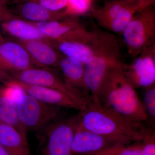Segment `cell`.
<instances>
[{"label": "cell", "mask_w": 155, "mask_h": 155, "mask_svg": "<svg viewBox=\"0 0 155 155\" xmlns=\"http://www.w3.org/2000/svg\"><path fill=\"white\" fill-rule=\"evenodd\" d=\"M93 0H68L65 12L67 16L77 17L88 13L92 8Z\"/></svg>", "instance_id": "44dd1931"}, {"label": "cell", "mask_w": 155, "mask_h": 155, "mask_svg": "<svg viewBox=\"0 0 155 155\" xmlns=\"http://www.w3.org/2000/svg\"><path fill=\"white\" fill-rule=\"evenodd\" d=\"M11 11L9 10L8 9H0V13H11Z\"/></svg>", "instance_id": "1f68e13d"}, {"label": "cell", "mask_w": 155, "mask_h": 155, "mask_svg": "<svg viewBox=\"0 0 155 155\" xmlns=\"http://www.w3.org/2000/svg\"><path fill=\"white\" fill-rule=\"evenodd\" d=\"M16 17L12 12L9 13H0V25L1 23L6 20Z\"/></svg>", "instance_id": "4316f807"}, {"label": "cell", "mask_w": 155, "mask_h": 155, "mask_svg": "<svg viewBox=\"0 0 155 155\" xmlns=\"http://www.w3.org/2000/svg\"><path fill=\"white\" fill-rule=\"evenodd\" d=\"M127 52L134 58L155 45V11L153 6L137 11L121 32Z\"/></svg>", "instance_id": "8992f818"}, {"label": "cell", "mask_w": 155, "mask_h": 155, "mask_svg": "<svg viewBox=\"0 0 155 155\" xmlns=\"http://www.w3.org/2000/svg\"><path fill=\"white\" fill-rule=\"evenodd\" d=\"M143 94V106L146 111L152 127L153 129L155 120V85L144 88Z\"/></svg>", "instance_id": "7402d4cb"}, {"label": "cell", "mask_w": 155, "mask_h": 155, "mask_svg": "<svg viewBox=\"0 0 155 155\" xmlns=\"http://www.w3.org/2000/svg\"><path fill=\"white\" fill-rule=\"evenodd\" d=\"M23 1H31L38 3L48 10L54 12L64 11L68 3V0H13V2Z\"/></svg>", "instance_id": "603a6c76"}, {"label": "cell", "mask_w": 155, "mask_h": 155, "mask_svg": "<svg viewBox=\"0 0 155 155\" xmlns=\"http://www.w3.org/2000/svg\"><path fill=\"white\" fill-rule=\"evenodd\" d=\"M8 77V74L0 68V81H4L7 80Z\"/></svg>", "instance_id": "83f0119b"}, {"label": "cell", "mask_w": 155, "mask_h": 155, "mask_svg": "<svg viewBox=\"0 0 155 155\" xmlns=\"http://www.w3.org/2000/svg\"><path fill=\"white\" fill-rule=\"evenodd\" d=\"M0 155H11L8 152L4 147L0 145Z\"/></svg>", "instance_id": "f546056e"}, {"label": "cell", "mask_w": 155, "mask_h": 155, "mask_svg": "<svg viewBox=\"0 0 155 155\" xmlns=\"http://www.w3.org/2000/svg\"><path fill=\"white\" fill-rule=\"evenodd\" d=\"M3 82L4 84H0V123L12 126L27 137V130L21 124L17 114L15 98L17 87L10 81Z\"/></svg>", "instance_id": "7c38bea8"}, {"label": "cell", "mask_w": 155, "mask_h": 155, "mask_svg": "<svg viewBox=\"0 0 155 155\" xmlns=\"http://www.w3.org/2000/svg\"><path fill=\"white\" fill-rule=\"evenodd\" d=\"M35 65L27 51L18 42L4 40L0 43V68L9 75Z\"/></svg>", "instance_id": "8fae6325"}, {"label": "cell", "mask_w": 155, "mask_h": 155, "mask_svg": "<svg viewBox=\"0 0 155 155\" xmlns=\"http://www.w3.org/2000/svg\"><path fill=\"white\" fill-rule=\"evenodd\" d=\"M0 25L5 33L17 38V40L50 41L43 35L33 23L24 21L17 17L6 20L2 22Z\"/></svg>", "instance_id": "d6986e66"}, {"label": "cell", "mask_w": 155, "mask_h": 155, "mask_svg": "<svg viewBox=\"0 0 155 155\" xmlns=\"http://www.w3.org/2000/svg\"><path fill=\"white\" fill-rule=\"evenodd\" d=\"M143 155H155V145L153 143L146 144L141 150Z\"/></svg>", "instance_id": "d4e9b609"}, {"label": "cell", "mask_w": 155, "mask_h": 155, "mask_svg": "<svg viewBox=\"0 0 155 155\" xmlns=\"http://www.w3.org/2000/svg\"><path fill=\"white\" fill-rule=\"evenodd\" d=\"M123 1L130 5L136 6L137 8L139 0H123Z\"/></svg>", "instance_id": "f1b7e54d"}, {"label": "cell", "mask_w": 155, "mask_h": 155, "mask_svg": "<svg viewBox=\"0 0 155 155\" xmlns=\"http://www.w3.org/2000/svg\"><path fill=\"white\" fill-rule=\"evenodd\" d=\"M99 102L103 108L125 119L144 124L149 122L142 101L125 77L123 64L108 74L100 90Z\"/></svg>", "instance_id": "6da1fadb"}, {"label": "cell", "mask_w": 155, "mask_h": 155, "mask_svg": "<svg viewBox=\"0 0 155 155\" xmlns=\"http://www.w3.org/2000/svg\"><path fill=\"white\" fill-rule=\"evenodd\" d=\"M155 3V0H139L137 5L138 11L152 7Z\"/></svg>", "instance_id": "cb8c5ba5"}, {"label": "cell", "mask_w": 155, "mask_h": 155, "mask_svg": "<svg viewBox=\"0 0 155 155\" xmlns=\"http://www.w3.org/2000/svg\"><path fill=\"white\" fill-rule=\"evenodd\" d=\"M4 40H5V39H4V38H3V37L2 36V35L0 34V43L2 42L3 41H4Z\"/></svg>", "instance_id": "d6a6232c"}, {"label": "cell", "mask_w": 155, "mask_h": 155, "mask_svg": "<svg viewBox=\"0 0 155 155\" xmlns=\"http://www.w3.org/2000/svg\"><path fill=\"white\" fill-rule=\"evenodd\" d=\"M80 112L84 128L114 140L146 139L154 131L144 123L125 119L100 105L90 102L86 110Z\"/></svg>", "instance_id": "7a4b0ae2"}, {"label": "cell", "mask_w": 155, "mask_h": 155, "mask_svg": "<svg viewBox=\"0 0 155 155\" xmlns=\"http://www.w3.org/2000/svg\"><path fill=\"white\" fill-rule=\"evenodd\" d=\"M98 36V31H93L91 36L84 39L51 41V43L62 55L86 64L93 55Z\"/></svg>", "instance_id": "5bb4252c"}, {"label": "cell", "mask_w": 155, "mask_h": 155, "mask_svg": "<svg viewBox=\"0 0 155 155\" xmlns=\"http://www.w3.org/2000/svg\"><path fill=\"white\" fill-rule=\"evenodd\" d=\"M0 145L11 155H31L27 137L12 126L0 123Z\"/></svg>", "instance_id": "ffe728a7"}, {"label": "cell", "mask_w": 155, "mask_h": 155, "mask_svg": "<svg viewBox=\"0 0 155 155\" xmlns=\"http://www.w3.org/2000/svg\"><path fill=\"white\" fill-rule=\"evenodd\" d=\"M7 9V0H0V9Z\"/></svg>", "instance_id": "4dcf8cb0"}, {"label": "cell", "mask_w": 155, "mask_h": 155, "mask_svg": "<svg viewBox=\"0 0 155 155\" xmlns=\"http://www.w3.org/2000/svg\"><path fill=\"white\" fill-rule=\"evenodd\" d=\"M33 23L51 41L81 40L88 38L93 32L87 30L77 17L73 16H67L49 22Z\"/></svg>", "instance_id": "9c48e42d"}, {"label": "cell", "mask_w": 155, "mask_h": 155, "mask_svg": "<svg viewBox=\"0 0 155 155\" xmlns=\"http://www.w3.org/2000/svg\"><path fill=\"white\" fill-rule=\"evenodd\" d=\"M80 122L72 138V153H86L97 151L104 147L107 140L113 139L84 128Z\"/></svg>", "instance_id": "e0dca14e"}, {"label": "cell", "mask_w": 155, "mask_h": 155, "mask_svg": "<svg viewBox=\"0 0 155 155\" xmlns=\"http://www.w3.org/2000/svg\"><path fill=\"white\" fill-rule=\"evenodd\" d=\"M131 64H123L125 77L134 88L155 85V45L147 48L134 57Z\"/></svg>", "instance_id": "30bf717a"}, {"label": "cell", "mask_w": 155, "mask_h": 155, "mask_svg": "<svg viewBox=\"0 0 155 155\" xmlns=\"http://www.w3.org/2000/svg\"><path fill=\"white\" fill-rule=\"evenodd\" d=\"M10 80L16 84L25 93L45 104L64 109L82 111L80 106L74 101L58 91L45 87L28 85L12 79Z\"/></svg>", "instance_id": "9a60e30c"}, {"label": "cell", "mask_w": 155, "mask_h": 155, "mask_svg": "<svg viewBox=\"0 0 155 155\" xmlns=\"http://www.w3.org/2000/svg\"><path fill=\"white\" fill-rule=\"evenodd\" d=\"M81 116L80 112L64 117L37 132L38 155H72V138Z\"/></svg>", "instance_id": "5b68a950"}, {"label": "cell", "mask_w": 155, "mask_h": 155, "mask_svg": "<svg viewBox=\"0 0 155 155\" xmlns=\"http://www.w3.org/2000/svg\"><path fill=\"white\" fill-rule=\"evenodd\" d=\"M85 66V64L77 60L62 56L58 69L63 73L64 80L68 84L80 91L90 100V96L84 81Z\"/></svg>", "instance_id": "ac0fdd59"}, {"label": "cell", "mask_w": 155, "mask_h": 155, "mask_svg": "<svg viewBox=\"0 0 155 155\" xmlns=\"http://www.w3.org/2000/svg\"><path fill=\"white\" fill-rule=\"evenodd\" d=\"M16 14L28 22L40 23L58 20L67 17L65 10L54 12L48 10L38 3L31 1L14 2Z\"/></svg>", "instance_id": "2e32d148"}, {"label": "cell", "mask_w": 155, "mask_h": 155, "mask_svg": "<svg viewBox=\"0 0 155 155\" xmlns=\"http://www.w3.org/2000/svg\"><path fill=\"white\" fill-rule=\"evenodd\" d=\"M17 87L15 98L17 114L26 130L37 132L65 117L64 108L50 105L36 99Z\"/></svg>", "instance_id": "277c9868"}, {"label": "cell", "mask_w": 155, "mask_h": 155, "mask_svg": "<svg viewBox=\"0 0 155 155\" xmlns=\"http://www.w3.org/2000/svg\"><path fill=\"white\" fill-rule=\"evenodd\" d=\"M91 11L98 24L106 31L121 33L138 8L123 0H111L99 8L93 7Z\"/></svg>", "instance_id": "ba28073f"}, {"label": "cell", "mask_w": 155, "mask_h": 155, "mask_svg": "<svg viewBox=\"0 0 155 155\" xmlns=\"http://www.w3.org/2000/svg\"><path fill=\"white\" fill-rule=\"evenodd\" d=\"M120 155H143L141 150L138 149H127L122 150Z\"/></svg>", "instance_id": "484cf974"}, {"label": "cell", "mask_w": 155, "mask_h": 155, "mask_svg": "<svg viewBox=\"0 0 155 155\" xmlns=\"http://www.w3.org/2000/svg\"><path fill=\"white\" fill-rule=\"evenodd\" d=\"M10 79L28 85L45 87L58 91L77 104L84 111L90 102L80 91L61 79L55 72L41 67H32L10 75Z\"/></svg>", "instance_id": "52a82bcc"}, {"label": "cell", "mask_w": 155, "mask_h": 155, "mask_svg": "<svg viewBox=\"0 0 155 155\" xmlns=\"http://www.w3.org/2000/svg\"><path fill=\"white\" fill-rule=\"evenodd\" d=\"M121 56L119 42L116 35L106 31H98L94 53L90 61L85 64L84 78L92 104H100L101 89L109 73L123 64Z\"/></svg>", "instance_id": "3957f363"}, {"label": "cell", "mask_w": 155, "mask_h": 155, "mask_svg": "<svg viewBox=\"0 0 155 155\" xmlns=\"http://www.w3.org/2000/svg\"><path fill=\"white\" fill-rule=\"evenodd\" d=\"M25 48L35 65L38 67L58 69L62 55L50 41L45 40H17Z\"/></svg>", "instance_id": "4fadbf2b"}]
</instances>
